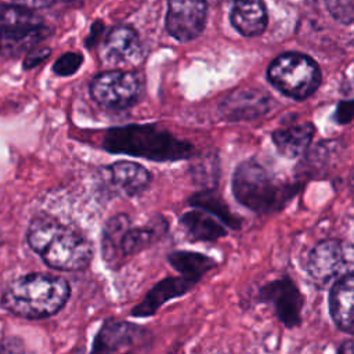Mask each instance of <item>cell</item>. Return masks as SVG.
I'll return each instance as SVG.
<instances>
[{
  "mask_svg": "<svg viewBox=\"0 0 354 354\" xmlns=\"http://www.w3.org/2000/svg\"><path fill=\"white\" fill-rule=\"evenodd\" d=\"M28 243L53 268L77 271L91 260V245L77 231L58 220L40 216L28 228Z\"/></svg>",
  "mask_w": 354,
  "mask_h": 354,
  "instance_id": "1",
  "label": "cell"
},
{
  "mask_svg": "<svg viewBox=\"0 0 354 354\" xmlns=\"http://www.w3.org/2000/svg\"><path fill=\"white\" fill-rule=\"evenodd\" d=\"M69 297V285L61 277L29 274L14 279L1 295V306L24 318L55 314Z\"/></svg>",
  "mask_w": 354,
  "mask_h": 354,
  "instance_id": "2",
  "label": "cell"
},
{
  "mask_svg": "<svg viewBox=\"0 0 354 354\" xmlns=\"http://www.w3.org/2000/svg\"><path fill=\"white\" fill-rule=\"evenodd\" d=\"M104 147L109 152L127 153L152 160H176L191 153L192 147L165 130L152 126H124L106 133Z\"/></svg>",
  "mask_w": 354,
  "mask_h": 354,
  "instance_id": "3",
  "label": "cell"
},
{
  "mask_svg": "<svg viewBox=\"0 0 354 354\" xmlns=\"http://www.w3.org/2000/svg\"><path fill=\"white\" fill-rule=\"evenodd\" d=\"M235 198L257 213L281 209L293 195V187L278 180L254 160L242 162L232 177Z\"/></svg>",
  "mask_w": 354,
  "mask_h": 354,
  "instance_id": "4",
  "label": "cell"
},
{
  "mask_svg": "<svg viewBox=\"0 0 354 354\" xmlns=\"http://www.w3.org/2000/svg\"><path fill=\"white\" fill-rule=\"evenodd\" d=\"M166 231L162 218L152 220L145 225L133 227L126 214L111 218L102 235V254L109 267L120 266L129 256L136 254L155 242Z\"/></svg>",
  "mask_w": 354,
  "mask_h": 354,
  "instance_id": "5",
  "label": "cell"
},
{
  "mask_svg": "<svg viewBox=\"0 0 354 354\" xmlns=\"http://www.w3.org/2000/svg\"><path fill=\"white\" fill-rule=\"evenodd\" d=\"M48 28L30 10L0 6V53L6 57H18L29 53L47 35Z\"/></svg>",
  "mask_w": 354,
  "mask_h": 354,
  "instance_id": "6",
  "label": "cell"
},
{
  "mask_svg": "<svg viewBox=\"0 0 354 354\" xmlns=\"http://www.w3.org/2000/svg\"><path fill=\"white\" fill-rule=\"evenodd\" d=\"M270 82L283 94L295 100L310 97L321 83L317 62L300 53H283L268 66Z\"/></svg>",
  "mask_w": 354,
  "mask_h": 354,
  "instance_id": "7",
  "label": "cell"
},
{
  "mask_svg": "<svg viewBox=\"0 0 354 354\" xmlns=\"http://www.w3.org/2000/svg\"><path fill=\"white\" fill-rule=\"evenodd\" d=\"M353 264L354 245L337 239H325L311 249L306 260V270L315 282L325 285L346 275Z\"/></svg>",
  "mask_w": 354,
  "mask_h": 354,
  "instance_id": "8",
  "label": "cell"
},
{
  "mask_svg": "<svg viewBox=\"0 0 354 354\" xmlns=\"http://www.w3.org/2000/svg\"><path fill=\"white\" fill-rule=\"evenodd\" d=\"M142 90V80L134 72L109 71L97 75L90 93L94 101L105 108L122 109L133 105Z\"/></svg>",
  "mask_w": 354,
  "mask_h": 354,
  "instance_id": "9",
  "label": "cell"
},
{
  "mask_svg": "<svg viewBox=\"0 0 354 354\" xmlns=\"http://www.w3.org/2000/svg\"><path fill=\"white\" fill-rule=\"evenodd\" d=\"M206 14L205 0H169L166 29L178 41L192 40L202 33Z\"/></svg>",
  "mask_w": 354,
  "mask_h": 354,
  "instance_id": "10",
  "label": "cell"
},
{
  "mask_svg": "<svg viewBox=\"0 0 354 354\" xmlns=\"http://www.w3.org/2000/svg\"><path fill=\"white\" fill-rule=\"evenodd\" d=\"M260 297L272 304L279 321L288 328L300 322L303 297L290 279L281 278L264 285L260 290Z\"/></svg>",
  "mask_w": 354,
  "mask_h": 354,
  "instance_id": "11",
  "label": "cell"
},
{
  "mask_svg": "<svg viewBox=\"0 0 354 354\" xmlns=\"http://www.w3.org/2000/svg\"><path fill=\"white\" fill-rule=\"evenodd\" d=\"M329 310L335 324L344 332L354 333V271L340 277L329 295Z\"/></svg>",
  "mask_w": 354,
  "mask_h": 354,
  "instance_id": "12",
  "label": "cell"
},
{
  "mask_svg": "<svg viewBox=\"0 0 354 354\" xmlns=\"http://www.w3.org/2000/svg\"><path fill=\"white\" fill-rule=\"evenodd\" d=\"M141 57V43L137 32L130 26L113 28L104 43V58L115 65L131 64Z\"/></svg>",
  "mask_w": 354,
  "mask_h": 354,
  "instance_id": "13",
  "label": "cell"
},
{
  "mask_svg": "<svg viewBox=\"0 0 354 354\" xmlns=\"http://www.w3.org/2000/svg\"><path fill=\"white\" fill-rule=\"evenodd\" d=\"M196 282V279L183 274L174 278H166L152 288V290L145 296V299L137 307H134L131 314L136 317L151 315L167 300L187 293Z\"/></svg>",
  "mask_w": 354,
  "mask_h": 354,
  "instance_id": "14",
  "label": "cell"
},
{
  "mask_svg": "<svg viewBox=\"0 0 354 354\" xmlns=\"http://www.w3.org/2000/svg\"><path fill=\"white\" fill-rule=\"evenodd\" d=\"M231 24L243 36L253 37L264 32L267 11L264 0H234Z\"/></svg>",
  "mask_w": 354,
  "mask_h": 354,
  "instance_id": "15",
  "label": "cell"
},
{
  "mask_svg": "<svg viewBox=\"0 0 354 354\" xmlns=\"http://www.w3.org/2000/svg\"><path fill=\"white\" fill-rule=\"evenodd\" d=\"M113 187L124 195H137L144 191L151 180L145 167L134 162H116L108 167Z\"/></svg>",
  "mask_w": 354,
  "mask_h": 354,
  "instance_id": "16",
  "label": "cell"
},
{
  "mask_svg": "<svg viewBox=\"0 0 354 354\" xmlns=\"http://www.w3.org/2000/svg\"><path fill=\"white\" fill-rule=\"evenodd\" d=\"M138 328L120 321H109L98 332L91 354H112L138 336Z\"/></svg>",
  "mask_w": 354,
  "mask_h": 354,
  "instance_id": "17",
  "label": "cell"
},
{
  "mask_svg": "<svg viewBox=\"0 0 354 354\" xmlns=\"http://www.w3.org/2000/svg\"><path fill=\"white\" fill-rule=\"evenodd\" d=\"M314 131L315 129L311 123L281 127L272 133V141L279 153L288 158H295L307 149L313 140Z\"/></svg>",
  "mask_w": 354,
  "mask_h": 354,
  "instance_id": "18",
  "label": "cell"
},
{
  "mask_svg": "<svg viewBox=\"0 0 354 354\" xmlns=\"http://www.w3.org/2000/svg\"><path fill=\"white\" fill-rule=\"evenodd\" d=\"M216 216L203 210L195 209L187 212L181 217V224L185 231L196 241H216L225 235V228Z\"/></svg>",
  "mask_w": 354,
  "mask_h": 354,
  "instance_id": "19",
  "label": "cell"
},
{
  "mask_svg": "<svg viewBox=\"0 0 354 354\" xmlns=\"http://www.w3.org/2000/svg\"><path fill=\"white\" fill-rule=\"evenodd\" d=\"M169 261L180 274L196 281L216 266L213 259L195 252H174L169 256Z\"/></svg>",
  "mask_w": 354,
  "mask_h": 354,
  "instance_id": "20",
  "label": "cell"
},
{
  "mask_svg": "<svg viewBox=\"0 0 354 354\" xmlns=\"http://www.w3.org/2000/svg\"><path fill=\"white\" fill-rule=\"evenodd\" d=\"M267 98L263 93H239L238 95L230 97L224 102L225 115L235 116V118H254L253 115H259L267 111L268 105H250L257 102H264Z\"/></svg>",
  "mask_w": 354,
  "mask_h": 354,
  "instance_id": "21",
  "label": "cell"
},
{
  "mask_svg": "<svg viewBox=\"0 0 354 354\" xmlns=\"http://www.w3.org/2000/svg\"><path fill=\"white\" fill-rule=\"evenodd\" d=\"M192 203H195V206L212 213L213 216H216L223 223H227L231 227H236L235 217L230 213L228 207L218 198H214V196L207 195V194H202L199 196L192 198Z\"/></svg>",
  "mask_w": 354,
  "mask_h": 354,
  "instance_id": "22",
  "label": "cell"
},
{
  "mask_svg": "<svg viewBox=\"0 0 354 354\" xmlns=\"http://www.w3.org/2000/svg\"><path fill=\"white\" fill-rule=\"evenodd\" d=\"M82 61H83V57L80 54L66 53L55 61L53 71H54V73H57L59 76H69L80 68Z\"/></svg>",
  "mask_w": 354,
  "mask_h": 354,
  "instance_id": "23",
  "label": "cell"
},
{
  "mask_svg": "<svg viewBox=\"0 0 354 354\" xmlns=\"http://www.w3.org/2000/svg\"><path fill=\"white\" fill-rule=\"evenodd\" d=\"M50 55V48H32L29 53H26L25 61H24V68L30 69L37 66L41 61H44Z\"/></svg>",
  "mask_w": 354,
  "mask_h": 354,
  "instance_id": "24",
  "label": "cell"
},
{
  "mask_svg": "<svg viewBox=\"0 0 354 354\" xmlns=\"http://www.w3.org/2000/svg\"><path fill=\"white\" fill-rule=\"evenodd\" d=\"M0 354H28L21 340L15 337H6L0 342Z\"/></svg>",
  "mask_w": 354,
  "mask_h": 354,
  "instance_id": "25",
  "label": "cell"
},
{
  "mask_svg": "<svg viewBox=\"0 0 354 354\" xmlns=\"http://www.w3.org/2000/svg\"><path fill=\"white\" fill-rule=\"evenodd\" d=\"M55 0H11L14 6L26 8V10H39V8H46L50 7Z\"/></svg>",
  "mask_w": 354,
  "mask_h": 354,
  "instance_id": "26",
  "label": "cell"
},
{
  "mask_svg": "<svg viewBox=\"0 0 354 354\" xmlns=\"http://www.w3.org/2000/svg\"><path fill=\"white\" fill-rule=\"evenodd\" d=\"M339 354H354V340H347L340 344Z\"/></svg>",
  "mask_w": 354,
  "mask_h": 354,
  "instance_id": "27",
  "label": "cell"
}]
</instances>
